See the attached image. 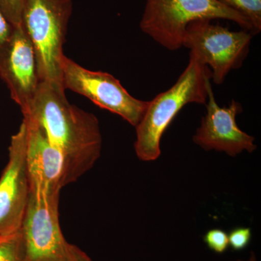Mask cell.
<instances>
[{
	"label": "cell",
	"instance_id": "cell-1",
	"mask_svg": "<svg viewBox=\"0 0 261 261\" xmlns=\"http://www.w3.org/2000/svg\"><path fill=\"white\" fill-rule=\"evenodd\" d=\"M23 117L42 126L63 154L67 185L76 181L100 157L102 135L97 117L70 104L64 89L40 82Z\"/></svg>",
	"mask_w": 261,
	"mask_h": 261
},
{
	"label": "cell",
	"instance_id": "cell-2",
	"mask_svg": "<svg viewBox=\"0 0 261 261\" xmlns=\"http://www.w3.org/2000/svg\"><path fill=\"white\" fill-rule=\"evenodd\" d=\"M211 82L208 67L190 53V61L177 82L148 102L136 126V154L142 161H153L161 154V140L178 113L190 103L205 104L207 86Z\"/></svg>",
	"mask_w": 261,
	"mask_h": 261
},
{
	"label": "cell",
	"instance_id": "cell-3",
	"mask_svg": "<svg viewBox=\"0 0 261 261\" xmlns=\"http://www.w3.org/2000/svg\"><path fill=\"white\" fill-rule=\"evenodd\" d=\"M72 7L71 0H27L22 14V25L34 47L40 82L63 89V45Z\"/></svg>",
	"mask_w": 261,
	"mask_h": 261
},
{
	"label": "cell",
	"instance_id": "cell-4",
	"mask_svg": "<svg viewBox=\"0 0 261 261\" xmlns=\"http://www.w3.org/2000/svg\"><path fill=\"white\" fill-rule=\"evenodd\" d=\"M214 19L231 20L254 35L248 20L219 0H147L140 28L163 47L176 50L189 24Z\"/></svg>",
	"mask_w": 261,
	"mask_h": 261
},
{
	"label": "cell",
	"instance_id": "cell-5",
	"mask_svg": "<svg viewBox=\"0 0 261 261\" xmlns=\"http://www.w3.org/2000/svg\"><path fill=\"white\" fill-rule=\"evenodd\" d=\"M30 195L21 231L25 261H68V242L59 221L60 193L30 180Z\"/></svg>",
	"mask_w": 261,
	"mask_h": 261
},
{
	"label": "cell",
	"instance_id": "cell-6",
	"mask_svg": "<svg viewBox=\"0 0 261 261\" xmlns=\"http://www.w3.org/2000/svg\"><path fill=\"white\" fill-rule=\"evenodd\" d=\"M252 37L247 31L231 32L211 20H199L187 25L182 46L208 67L215 84H221L231 70L243 65Z\"/></svg>",
	"mask_w": 261,
	"mask_h": 261
},
{
	"label": "cell",
	"instance_id": "cell-7",
	"mask_svg": "<svg viewBox=\"0 0 261 261\" xmlns=\"http://www.w3.org/2000/svg\"><path fill=\"white\" fill-rule=\"evenodd\" d=\"M63 85L88 98L99 108L123 118L133 126L139 124L148 102L132 97L112 75L86 69L64 57L62 65Z\"/></svg>",
	"mask_w": 261,
	"mask_h": 261
},
{
	"label": "cell",
	"instance_id": "cell-8",
	"mask_svg": "<svg viewBox=\"0 0 261 261\" xmlns=\"http://www.w3.org/2000/svg\"><path fill=\"white\" fill-rule=\"evenodd\" d=\"M27 125L11 138L9 160L0 178V238L21 229L30 195L27 161Z\"/></svg>",
	"mask_w": 261,
	"mask_h": 261
},
{
	"label": "cell",
	"instance_id": "cell-9",
	"mask_svg": "<svg viewBox=\"0 0 261 261\" xmlns=\"http://www.w3.org/2000/svg\"><path fill=\"white\" fill-rule=\"evenodd\" d=\"M206 113L193 137L194 142L206 151L226 152L236 157L243 151L252 152L257 148L255 137L243 132L236 117L243 111L240 102L231 101L227 108L220 107L215 99L211 82L207 86Z\"/></svg>",
	"mask_w": 261,
	"mask_h": 261
},
{
	"label": "cell",
	"instance_id": "cell-10",
	"mask_svg": "<svg viewBox=\"0 0 261 261\" xmlns=\"http://www.w3.org/2000/svg\"><path fill=\"white\" fill-rule=\"evenodd\" d=\"M0 78L10 89L12 99L27 113L40 80L34 47L22 23L0 47Z\"/></svg>",
	"mask_w": 261,
	"mask_h": 261
},
{
	"label": "cell",
	"instance_id": "cell-11",
	"mask_svg": "<svg viewBox=\"0 0 261 261\" xmlns=\"http://www.w3.org/2000/svg\"><path fill=\"white\" fill-rule=\"evenodd\" d=\"M27 125V161L29 179L37 180L48 191L60 193L67 186V168L60 149L51 143L45 130L29 117Z\"/></svg>",
	"mask_w": 261,
	"mask_h": 261
},
{
	"label": "cell",
	"instance_id": "cell-12",
	"mask_svg": "<svg viewBox=\"0 0 261 261\" xmlns=\"http://www.w3.org/2000/svg\"><path fill=\"white\" fill-rule=\"evenodd\" d=\"M220 3L238 12L248 20L253 34L261 30V0H219Z\"/></svg>",
	"mask_w": 261,
	"mask_h": 261
},
{
	"label": "cell",
	"instance_id": "cell-13",
	"mask_svg": "<svg viewBox=\"0 0 261 261\" xmlns=\"http://www.w3.org/2000/svg\"><path fill=\"white\" fill-rule=\"evenodd\" d=\"M0 261H25L21 229L9 236L0 238Z\"/></svg>",
	"mask_w": 261,
	"mask_h": 261
},
{
	"label": "cell",
	"instance_id": "cell-14",
	"mask_svg": "<svg viewBox=\"0 0 261 261\" xmlns=\"http://www.w3.org/2000/svg\"><path fill=\"white\" fill-rule=\"evenodd\" d=\"M27 0H0V9L13 28L22 23V14Z\"/></svg>",
	"mask_w": 261,
	"mask_h": 261
},
{
	"label": "cell",
	"instance_id": "cell-15",
	"mask_svg": "<svg viewBox=\"0 0 261 261\" xmlns=\"http://www.w3.org/2000/svg\"><path fill=\"white\" fill-rule=\"evenodd\" d=\"M203 241L208 248L216 253H224L229 247L228 233L220 228H213L207 231L204 235Z\"/></svg>",
	"mask_w": 261,
	"mask_h": 261
},
{
	"label": "cell",
	"instance_id": "cell-16",
	"mask_svg": "<svg viewBox=\"0 0 261 261\" xmlns=\"http://www.w3.org/2000/svg\"><path fill=\"white\" fill-rule=\"evenodd\" d=\"M228 246L234 251H240L246 248L251 241L252 231L250 228H233L228 234Z\"/></svg>",
	"mask_w": 261,
	"mask_h": 261
},
{
	"label": "cell",
	"instance_id": "cell-17",
	"mask_svg": "<svg viewBox=\"0 0 261 261\" xmlns=\"http://www.w3.org/2000/svg\"><path fill=\"white\" fill-rule=\"evenodd\" d=\"M13 27L5 18L0 9V47L11 37Z\"/></svg>",
	"mask_w": 261,
	"mask_h": 261
},
{
	"label": "cell",
	"instance_id": "cell-18",
	"mask_svg": "<svg viewBox=\"0 0 261 261\" xmlns=\"http://www.w3.org/2000/svg\"><path fill=\"white\" fill-rule=\"evenodd\" d=\"M68 261H92V260L78 247L68 243Z\"/></svg>",
	"mask_w": 261,
	"mask_h": 261
},
{
	"label": "cell",
	"instance_id": "cell-19",
	"mask_svg": "<svg viewBox=\"0 0 261 261\" xmlns=\"http://www.w3.org/2000/svg\"><path fill=\"white\" fill-rule=\"evenodd\" d=\"M233 261H257L256 260V257H255V253L254 252H251L250 253V258L248 259L247 260H233Z\"/></svg>",
	"mask_w": 261,
	"mask_h": 261
}]
</instances>
